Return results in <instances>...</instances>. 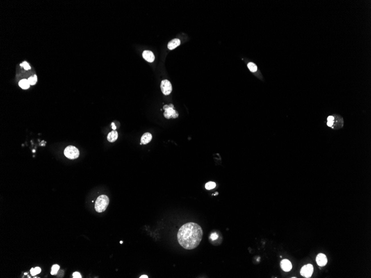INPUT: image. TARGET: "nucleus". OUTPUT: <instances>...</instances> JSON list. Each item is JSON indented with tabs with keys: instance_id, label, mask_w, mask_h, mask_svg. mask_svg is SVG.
I'll return each mask as SVG.
<instances>
[{
	"instance_id": "obj_1",
	"label": "nucleus",
	"mask_w": 371,
	"mask_h": 278,
	"mask_svg": "<svg viewBox=\"0 0 371 278\" xmlns=\"http://www.w3.org/2000/svg\"><path fill=\"white\" fill-rule=\"evenodd\" d=\"M203 234L202 229L198 224L187 223L183 225L178 232V242L184 249L192 250L200 244Z\"/></svg>"
},
{
	"instance_id": "obj_2",
	"label": "nucleus",
	"mask_w": 371,
	"mask_h": 278,
	"mask_svg": "<svg viewBox=\"0 0 371 278\" xmlns=\"http://www.w3.org/2000/svg\"><path fill=\"white\" fill-rule=\"evenodd\" d=\"M343 118L337 114L330 115L327 118V125L333 130L342 129L344 126Z\"/></svg>"
},
{
	"instance_id": "obj_3",
	"label": "nucleus",
	"mask_w": 371,
	"mask_h": 278,
	"mask_svg": "<svg viewBox=\"0 0 371 278\" xmlns=\"http://www.w3.org/2000/svg\"><path fill=\"white\" fill-rule=\"evenodd\" d=\"M109 198L106 195L99 196L95 202V210L98 213H101L106 211L109 204Z\"/></svg>"
},
{
	"instance_id": "obj_4",
	"label": "nucleus",
	"mask_w": 371,
	"mask_h": 278,
	"mask_svg": "<svg viewBox=\"0 0 371 278\" xmlns=\"http://www.w3.org/2000/svg\"><path fill=\"white\" fill-rule=\"evenodd\" d=\"M64 154L66 157L70 159H76L79 156V149L72 145H69L65 149Z\"/></svg>"
},
{
	"instance_id": "obj_5",
	"label": "nucleus",
	"mask_w": 371,
	"mask_h": 278,
	"mask_svg": "<svg viewBox=\"0 0 371 278\" xmlns=\"http://www.w3.org/2000/svg\"><path fill=\"white\" fill-rule=\"evenodd\" d=\"M161 89L164 95H169L171 93L172 90V86L169 80L165 79L161 82Z\"/></svg>"
},
{
	"instance_id": "obj_6",
	"label": "nucleus",
	"mask_w": 371,
	"mask_h": 278,
	"mask_svg": "<svg viewBox=\"0 0 371 278\" xmlns=\"http://www.w3.org/2000/svg\"><path fill=\"white\" fill-rule=\"evenodd\" d=\"M173 104L169 105L168 108L165 110L164 116L167 119L170 118H176L179 117V113L177 111L173 109Z\"/></svg>"
},
{
	"instance_id": "obj_7",
	"label": "nucleus",
	"mask_w": 371,
	"mask_h": 278,
	"mask_svg": "<svg viewBox=\"0 0 371 278\" xmlns=\"http://www.w3.org/2000/svg\"><path fill=\"white\" fill-rule=\"evenodd\" d=\"M313 272V267L312 264L306 265L301 268V274L305 278H310Z\"/></svg>"
},
{
	"instance_id": "obj_8",
	"label": "nucleus",
	"mask_w": 371,
	"mask_h": 278,
	"mask_svg": "<svg viewBox=\"0 0 371 278\" xmlns=\"http://www.w3.org/2000/svg\"><path fill=\"white\" fill-rule=\"evenodd\" d=\"M316 262L320 267H324L327 263V258L324 254L320 253L316 257Z\"/></svg>"
},
{
	"instance_id": "obj_9",
	"label": "nucleus",
	"mask_w": 371,
	"mask_h": 278,
	"mask_svg": "<svg viewBox=\"0 0 371 278\" xmlns=\"http://www.w3.org/2000/svg\"><path fill=\"white\" fill-rule=\"evenodd\" d=\"M143 58L148 62H153L155 61V57L153 53L151 51H144L142 53Z\"/></svg>"
},
{
	"instance_id": "obj_10",
	"label": "nucleus",
	"mask_w": 371,
	"mask_h": 278,
	"mask_svg": "<svg viewBox=\"0 0 371 278\" xmlns=\"http://www.w3.org/2000/svg\"><path fill=\"white\" fill-rule=\"evenodd\" d=\"M281 267L283 271L287 272L292 269V265L288 259H283L281 262Z\"/></svg>"
},
{
	"instance_id": "obj_11",
	"label": "nucleus",
	"mask_w": 371,
	"mask_h": 278,
	"mask_svg": "<svg viewBox=\"0 0 371 278\" xmlns=\"http://www.w3.org/2000/svg\"><path fill=\"white\" fill-rule=\"evenodd\" d=\"M181 44V41L178 38H175L171 41L167 45V47L169 50H172L177 47L178 46H180Z\"/></svg>"
},
{
	"instance_id": "obj_12",
	"label": "nucleus",
	"mask_w": 371,
	"mask_h": 278,
	"mask_svg": "<svg viewBox=\"0 0 371 278\" xmlns=\"http://www.w3.org/2000/svg\"><path fill=\"white\" fill-rule=\"evenodd\" d=\"M152 138V135L151 134L149 133H145L143 134V135L141 137V143L144 145L148 144L151 141Z\"/></svg>"
},
{
	"instance_id": "obj_13",
	"label": "nucleus",
	"mask_w": 371,
	"mask_h": 278,
	"mask_svg": "<svg viewBox=\"0 0 371 278\" xmlns=\"http://www.w3.org/2000/svg\"><path fill=\"white\" fill-rule=\"evenodd\" d=\"M118 138V133L116 131L113 130L112 132H110L107 135V140L110 142H115Z\"/></svg>"
},
{
	"instance_id": "obj_14",
	"label": "nucleus",
	"mask_w": 371,
	"mask_h": 278,
	"mask_svg": "<svg viewBox=\"0 0 371 278\" xmlns=\"http://www.w3.org/2000/svg\"><path fill=\"white\" fill-rule=\"evenodd\" d=\"M19 86L23 89H27L29 88L30 85L28 81V79H21L19 83Z\"/></svg>"
},
{
	"instance_id": "obj_15",
	"label": "nucleus",
	"mask_w": 371,
	"mask_h": 278,
	"mask_svg": "<svg viewBox=\"0 0 371 278\" xmlns=\"http://www.w3.org/2000/svg\"><path fill=\"white\" fill-rule=\"evenodd\" d=\"M247 67L249 69V70L252 73H256L258 71V68H257V65L255 63H254L253 62H250L248 63Z\"/></svg>"
},
{
	"instance_id": "obj_16",
	"label": "nucleus",
	"mask_w": 371,
	"mask_h": 278,
	"mask_svg": "<svg viewBox=\"0 0 371 278\" xmlns=\"http://www.w3.org/2000/svg\"><path fill=\"white\" fill-rule=\"evenodd\" d=\"M216 186V184L214 182H209L207 183L205 185V188L207 190H211L214 189Z\"/></svg>"
},
{
	"instance_id": "obj_17",
	"label": "nucleus",
	"mask_w": 371,
	"mask_h": 278,
	"mask_svg": "<svg viewBox=\"0 0 371 278\" xmlns=\"http://www.w3.org/2000/svg\"><path fill=\"white\" fill-rule=\"evenodd\" d=\"M28 81L30 85H34L37 81V76L34 75V76H31L30 77L28 78Z\"/></svg>"
},
{
	"instance_id": "obj_18",
	"label": "nucleus",
	"mask_w": 371,
	"mask_h": 278,
	"mask_svg": "<svg viewBox=\"0 0 371 278\" xmlns=\"http://www.w3.org/2000/svg\"><path fill=\"white\" fill-rule=\"evenodd\" d=\"M31 271V275H32V276H34V275H37V274L40 273L41 271V268L39 267H35V268H32V269H31V271Z\"/></svg>"
},
{
	"instance_id": "obj_19",
	"label": "nucleus",
	"mask_w": 371,
	"mask_h": 278,
	"mask_svg": "<svg viewBox=\"0 0 371 278\" xmlns=\"http://www.w3.org/2000/svg\"><path fill=\"white\" fill-rule=\"evenodd\" d=\"M59 269H60V266H59V265H57V264L53 265L52 267V271H51V274L52 275H55V274H56L57 271H58V270H59Z\"/></svg>"
},
{
	"instance_id": "obj_20",
	"label": "nucleus",
	"mask_w": 371,
	"mask_h": 278,
	"mask_svg": "<svg viewBox=\"0 0 371 278\" xmlns=\"http://www.w3.org/2000/svg\"><path fill=\"white\" fill-rule=\"evenodd\" d=\"M20 66L23 67L24 69L25 70H28V69H31L30 66L29 64H28L27 62H26V61H24V62H23L22 63H21V64H20Z\"/></svg>"
},
{
	"instance_id": "obj_21",
	"label": "nucleus",
	"mask_w": 371,
	"mask_h": 278,
	"mask_svg": "<svg viewBox=\"0 0 371 278\" xmlns=\"http://www.w3.org/2000/svg\"><path fill=\"white\" fill-rule=\"evenodd\" d=\"M210 238L212 240H215L218 238V235H217V234L214 233L212 234L211 235Z\"/></svg>"
},
{
	"instance_id": "obj_22",
	"label": "nucleus",
	"mask_w": 371,
	"mask_h": 278,
	"mask_svg": "<svg viewBox=\"0 0 371 278\" xmlns=\"http://www.w3.org/2000/svg\"><path fill=\"white\" fill-rule=\"evenodd\" d=\"M73 277L74 278H81V275L79 272H75L73 274Z\"/></svg>"
},
{
	"instance_id": "obj_23",
	"label": "nucleus",
	"mask_w": 371,
	"mask_h": 278,
	"mask_svg": "<svg viewBox=\"0 0 371 278\" xmlns=\"http://www.w3.org/2000/svg\"><path fill=\"white\" fill-rule=\"evenodd\" d=\"M111 125H112V128L113 129L115 130L116 129V125L114 124V123H112Z\"/></svg>"
},
{
	"instance_id": "obj_24",
	"label": "nucleus",
	"mask_w": 371,
	"mask_h": 278,
	"mask_svg": "<svg viewBox=\"0 0 371 278\" xmlns=\"http://www.w3.org/2000/svg\"><path fill=\"white\" fill-rule=\"evenodd\" d=\"M140 278H148V276H147V275H141V277H140Z\"/></svg>"
}]
</instances>
